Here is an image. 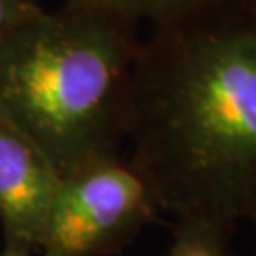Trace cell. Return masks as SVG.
I'll use <instances>...</instances> for the list:
<instances>
[{
	"label": "cell",
	"instance_id": "obj_9",
	"mask_svg": "<svg viewBox=\"0 0 256 256\" xmlns=\"http://www.w3.org/2000/svg\"><path fill=\"white\" fill-rule=\"evenodd\" d=\"M248 2H250V4H252V8L256 10V0H248Z\"/></svg>",
	"mask_w": 256,
	"mask_h": 256
},
{
	"label": "cell",
	"instance_id": "obj_5",
	"mask_svg": "<svg viewBox=\"0 0 256 256\" xmlns=\"http://www.w3.org/2000/svg\"><path fill=\"white\" fill-rule=\"evenodd\" d=\"M234 234L236 224L205 216H180L173 222L165 256H238Z\"/></svg>",
	"mask_w": 256,
	"mask_h": 256
},
{
	"label": "cell",
	"instance_id": "obj_10",
	"mask_svg": "<svg viewBox=\"0 0 256 256\" xmlns=\"http://www.w3.org/2000/svg\"><path fill=\"white\" fill-rule=\"evenodd\" d=\"M252 226H254V230H256V222L252 224ZM252 256H256V247H254V252H252Z\"/></svg>",
	"mask_w": 256,
	"mask_h": 256
},
{
	"label": "cell",
	"instance_id": "obj_6",
	"mask_svg": "<svg viewBox=\"0 0 256 256\" xmlns=\"http://www.w3.org/2000/svg\"><path fill=\"white\" fill-rule=\"evenodd\" d=\"M68 2L110 12L114 16L133 21L138 27L142 23H148L152 28L176 21L214 0H68Z\"/></svg>",
	"mask_w": 256,
	"mask_h": 256
},
{
	"label": "cell",
	"instance_id": "obj_3",
	"mask_svg": "<svg viewBox=\"0 0 256 256\" xmlns=\"http://www.w3.org/2000/svg\"><path fill=\"white\" fill-rule=\"evenodd\" d=\"M160 214L128 158L95 160L61 176L36 256H118Z\"/></svg>",
	"mask_w": 256,
	"mask_h": 256
},
{
	"label": "cell",
	"instance_id": "obj_7",
	"mask_svg": "<svg viewBox=\"0 0 256 256\" xmlns=\"http://www.w3.org/2000/svg\"><path fill=\"white\" fill-rule=\"evenodd\" d=\"M36 0H0V36L40 12Z\"/></svg>",
	"mask_w": 256,
	"mask_h": 256
},
{
	"label": "cell",
	"instance_id": "obj_4",
	"mask_svg": "<svg viewBox=\"0 0 256 256\" xmlns=\"http://www.w3.org/2000/svg\"><path fill=\"white\" fill-rule=\"evenodd\" d=\"M59 182L61 173L46 154L0 118V247L36 256Z\"/></svg>",
	"mask_w": 256,
	"mask_h": 256
},
{
	"label": "cell",
	"instance_id": "obj_1",
	"mask_svg": "<svg viewBox=\"0 0 256 256\" xmlns=\"http://www.w3.org/2000/svg\"><path fill=\"white\" fill-rule=\"evenodd\" d=\"M128 162L174 218L256 222V10L214 0L152 27L131 84Z\"/></svg>",
	"mask_w": 256,
	"mask_h": 256
},
{
	"label": "cell",
	"instance_id": "obj_8",
	"mask_svg": "<svg viewBox=\"0 0 256 256\" xmlns=\"http://www.w3.org/2000/svg\"><path fill=\"white\" fill-rule=\"evenodd\" d=\"M0 256H19V254H14V252H10V250L0 247Z\"/></svg>",
	"mask_w": 256,
	"mask_h": 256
},
{
	"label": "cell",
	"instance_id": "obj_2",
	"mask_svg": "<svg viewBox=\"0 0 256 256\" xmlns=\"http://www.w3.org/2000/svg\"><path fill=\"white\" fill-rule=\"evenodd\" d=\"M138 25L63 0L0 36V118L61 176L122 154L131 118Z\"/></svg>",
	"mask_w": 256,
	"mask_h": 256
}]
</instances>
